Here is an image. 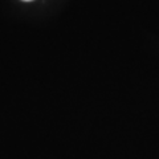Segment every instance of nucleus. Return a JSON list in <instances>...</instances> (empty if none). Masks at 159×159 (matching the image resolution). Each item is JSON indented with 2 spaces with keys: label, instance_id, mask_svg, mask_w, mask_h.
<instances>
[{
  "label": "nucleus",
  "instance_id": "obj_1",
  "mask_svg": "<svg viewBox=\"0 0 159 159\" xmlns=\"http://www.w3.org/2000/svg\"><path fill=\"white\" fill-rule=\"evenodd\" d=\"M23 2H32V0H23Z\"/></svg>",
  "mask_w": 159,
  "mask_h": 159
}]
</instances>
